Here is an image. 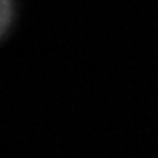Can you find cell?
Listing matches in <instances>:
<instances>
[{
  "label": "cell",
  "mask_w": 158,
  "mask_h": 158,
  "mask_svg": "<svg viewBox=\"0 0 158 158\" xmlns=\"http://www.w3.org/2000/svg\"><path fill=\"white\" fill-rule=\"evenodd\" d=\"M14 15V2L12 0H0V39L7 32Z\"/></svg>",
  "instance_id": "cell-1"
}]
</instances>
